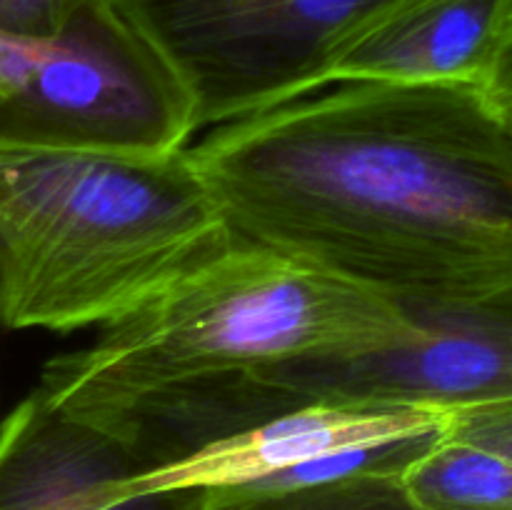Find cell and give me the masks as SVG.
Here are the masks:
<instances>
[{"mask_svg":"<svg viewBox=\"0 0 512 510\" xmlns=\"http://www.w3.org/2000/svg\"><path fill=\"white\" fill-rule=\"evenodd\" d=\"M185 153L235 235L393 303L512 283V133L473 85L340 83Z\"/></svg>","mask_w":512,"mask_h":510,"instance_id":"obj_1","label":"cell"},{"mask_svg":"<svg viewBox=\"0 0 512 510\" xmlns=\"http://www.w3.org/2000/svg\"><path fill=\"white\" fill-rule=\"evenodd\" d=\"M415 333L418 323L385 295L233 233L93 343L50 358L35 388L65 413L108 420L183 385L358 358Z\"/></svg>","mask_w":512,"mask_h":510,"instance_id":"obj_2","label":"cell"},{"mask_svg":"<svg viewBox=\"0 0 512 510\" xmlns=\"http://www.w3.org/2000/svg\"><path fill=\"white\" fill-rule=\"evenodd\" d=\"M230 235L185 148L0 140V330L103 328Z\"/></svg>","mask_w":512,"mask_h":510,"instance_id":"obj_3","label":"cell"},{"mask_svg":"<svg viewBox=\"0 0 512 510\" xmlns=\"http://www.w3.org/2000/svg\"><path fill=\"white\" fill-rule=\"evenodd\" d=\"M193 135L185 90L108 0L55 35L0 33V140L163 155Z\"/></svg>","mask_w":512,"mask_h":510,"instance_id":"obj_4","label":"cell"},{"mask_svg":"<svg viewBox=\"0 0 512 510\" xmlns=\"http://www.w3.org/2000/svg\"><path fill=\"white\" fill-rule=\"evenodd\" d=\"M163 60L195 133L328 88L335 55L400 0H108Z\"/></svg>","mask_w":512,"mask_h":510,"instance_id":"obj_5","label":"cell"},{"mask_svg":"<svg viewBox=\"0 0 512 510\" xmlns=\"http://www.w3.org/2000/svg\"><path fill=\"white\" fill-rule=\"evenodd\" d=\"M403 305L418 333L358 358H318L248 370L260 420L320 400L453 410L512 400V283Z\"/></svg>","mask_w":512,"mask_h":510,"instance_id":"obj_6","label":"cell"},{"mask_svg":"<svg viewBox=\"0 0 512 510\" xmlns=\"http://www.w3.org/2000/svg\"><path fill=\"white\" fill-rule=\"evenodd\" d=\"M448 413L420 405L320 400L190 450L183 458L130 478L150 493H238L280 490L315 463L403 440L443 435Z\"/></svg>","mask_w":512,"mask_h":510,"instance_id":"obj_7","label":"cell"},{"mask_svg":"<svg viewBox=\"0 0 512 510\" xmlns=\"http://www.w3.org/2000/svg\"><path fill=\"white\" fill-rule=\"evenodd\" d=\"M143 450L30 390L0 423V510H180L193 493L140 495Z\"/></svg>","mask_w":512,"mask_h":510,"instance_id":"obj_8","label":"cell"},{"mask_svg":"<svg viewBox=\"0 0 512 510\" xmlns=\"http://www.w3.org/2000/svg\"><path fill=\"white\" fill-rule=\"evenodd\" d=\"M512 28V0H400L343 45L328 85L478 88Z\"/></svg>","mask_w":512,"mask_h":510,"instance_id":"obj_9","label":"cell"},{"mask_svg":"<svg viewBox=\"0 0 512 510\" xmlns=\"http://www.w3.org/2000/svg\"><path fill=\"white\" fill-rule=\"evenodd\" d=\"M400 480L410 510H512V460L448 435Z\"/></svg>","mask_w":512,"mask_h":510,"instance_id":"obj_10","label":"cell"},{"mask_svg":"<svg viewBox=\"0 0 512 510\" xmlns=\"http://www.w3.org/2000/svg\"><path fill=\"white\" fill-rule=\"evenodd\" d=\"M403 473H358L280 490L193 493L180 510H410Z\"/></svg>","mask_w":512,"mask_h":510,"instance_id":"obj_11","label":"cell"},{"mask_svg":"<svg viewBox=\"0 0 512 510\" xmlns=\"http://www.w3.org/2000/svg\"><path fill=\"white\" fill-rule=\"evenodd\" d=\"M445 435L480 445L512 460V400L453 410L448 413Z\"/></svg>","mask_w":512,"mask_h":510,"instance_id":"obj_12","label":"cell"},{"mask_svg":"<svg viewBox=\"0 0 512 510\" xmlns=\"http://www.w3.org/2000/svg\"><path fill=\"white\" fill-rule=\"evenodd\" d=\"M88 0H0V33L45 38L65 28Z\"/></svg>","mask_w":512,"mask_h":510,"instance_id":"obj_13","label":"cell"},{"mask_svg":"<svg viewBox=\"0 0 512 510\" xmlns=\"http://www.w3.org/2000/svg\"><path fill=\"white\" fill-rule=\"evenodd\" d=\"M485 108L512 133V28L495 53L483 83L478 85Z\"/></svg>","mask_w":512,"mask_h":510,"instance_id":"obj_14","label":"cell"}]
</instances>
